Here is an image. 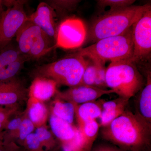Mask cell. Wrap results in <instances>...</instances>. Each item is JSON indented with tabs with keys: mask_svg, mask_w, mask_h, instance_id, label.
<instances>
[{
	"mask_svg": "<svg viewBox=\"0 0 151 151\" xmlns=\"http://www.w3.org/2000/svg\"><path fill=\"white\" fill-rule=\"evenodd\" d=\"M96 75V65L94 62L90 60V61H88V63L84 70L81 84L94 86Z\"/></svg>",
	"mask_w": 151,
	"mask_h": 151,
	"instance_id": "484cf974",
	"label": "cell"
},
{
	"mask_svg": "<svg viewBox=\"0 0 151 151\" xmlns=\"http://www.w3.org/2000/svg\"><path fill=\"white\" fill-rule=\"evenodd\" d=\"M99 124L96 120L90 121L79 128L82 135L81 151H91L93 143L96 140L99 132Z\"/></svg>",
	"mask_w": 151,
	"mask_h": 151,
	"instance_id": "ffe728a7",
	"label": "cell"
},
{
	"mask_svg": "<svg viewBox=\"0 0 151 151\" xmlns=\"http://www.w3.org/2000/svg\"><path fill=\"white\" fill-rule=\"evenodd\" d=\"M133 52L129 61H142L151 52V9L144 13L133 25Z\"/></svg>",
	"mask_w": 151,
	"mask_h": 151,
	"instance_id": "8992f818",
	"label": "cell"
},
{
	"mask_svg": "<svg viewBox=\"0 0 151 151\" xmlns=\"http://www.w3.org/2000/svg\"><path fill=\"white\" fill-rule=\"evenodd\" d=\"M88 63L86 58L76 52L54 62L37 66L32 74L52 79L57 85L73 87L81 84L84 70Z\"/></svg>",
	"mask_w": 151,
	"mask_h": 151,
	"instance_id": "277c9868",
	"label": "cell"
},
{
	"mask_svg": "<svg viewBox=\"0 0 151 151\" xmlns=\"http://www.w3.org/2000/svg\"><path fill=\"white\" fill-rule=\"evenodd\" d=\"M56 17L54 10L45 2H42L39 4L35 12L28 16V20L37 26L55 43L58 27Z\"/></svg>",
	"mask_w": 151,
	"mask_h": 151,
	"instance_id": "8fae6325",
	"label": "cell"
},
{
	"mask_svg": "<svg viewBox=\"0 0 151 151\" xmlns=\"http://www.w3.org/2000/svg\"><path fill=\"white\" fill-rule=\"evenodd\" d=\"M12 42L0 50V82L16 77L28 61Z\"/></svg>",
	"mask_w": 151,
	"mask_h": 151,
	"instance_id": "9c48e42d",
	"label": "cell"
},
{
	"mask_svg": "<svg viewBox=\"0 0 151 151\" xmlns=\"http://www.w3.org/2000/svg\"><path fill=\"white\" fill-rule=\"evenodd\" d=\"M151 133V124L127 110L101 131L105 139L124 151H144L150 145Z\"/></svg>",
	"mask_w": 151,
	"mask_h": 151,
	"instance_id": "6da1fadb",
	"label": "cell"
},
{
	"mask_svg": "<svg viewBox=\"0 0 151 151\" xmlns=\"http://www.w3.org/2000/svg\"><path fill=\"white\" fill-rule=\"evenodd\" d=\"M27 2L23 1L0 14V50L12 41L27 20L28 15L24 9Z\"/></svg>",
	"mask_w": 151,
	"mask_h": 151,
	"instance_id": "52a82bcc",
	"label": "cell"
},
{
	"mask_svg": "<svg viewBox=\"0 0 151 151\" xmlns=\"http://www.w3.org/2000/svg\"><path fill=\"white\" fill-rule=\"evenodd\" d=\"M99 103L95 101L81 105H74L75 113L78 120L79 128L83 127L87 122L96 120L97 118H100L102 113V105Z\"/></svg>",
	"mask_w": 151,
	"mask_h": 151,
	"instance_id": "ac0fdd59",
	"label": "cell"
},
{
	"mask_svg": "<svg viewBox=\"0 0 151 151\" xmlns=\"http://www.w3.org/2000/svg\"><path fill=\"white\" fill-rule=\"evenodd\" d=\"M133 26L120 35L102 39L76 53L84 58L105 63L131 59L133 52Z\"/></svg>",
	"mask_w": 151,
	"mask_h": 151,
	"instance_id": "3957f363",
	"label": "cell"
},
{
	"mask_svg": "<svg viewBox=\"0 0 151 151\" xmlns=\"http://www.w3.org/2000/svg\"><path fill=\"white\" fill-rule=\"evenodd\" d=\"M35 134L42 145L43 144L53 142V139L51 133L44 127H38Z\"/></svg>",
	"mask_w": 151,
	"mask_h": 151,
	"instance_id": "f1b7e54d",
	"label": "cell"
},
{
	"mask_svg": "<svg viewBox=\"0 0 151 151\" xmlns=\"http://www.w3.org/2000/svg\"><path fill=\"white\" fill-rule=\"evenodd\" d=\"M34 124L28 118H23L18 131L19 138L21 140H25L27 137L33 132Z\"/></svg>",
	"mask_w": 151,
	"mask_h": 151,
	"instance_id": "4316f807",
	"label": "cell"
},
{
	"mask_svg": "<svg viewBox=\"0 0 151 151\" xmlns=\"http://www.w3.org/2000/svg\"><path fill=\"white\" fill-rule=\"evenodd\" d=\"M4 133L0 132V147L4 145Z\"/></svg>",
	"mask_w": 151,
	"mask_h": 151,
	"instance_id": "d6a6232c",
	"label": "cell"
},
{
	"mask_svg": "<svg viewBox=\"0 0 151 151\" xmlns=\"http://www.w3.org/2000/svg\"><path fill=\"white\" fill-rule=\"evenodd\" d=\"M57 84L52 79L42 77H35L30 86L29 95L38 101H46L57 93Z\"/></svg>",
	"mask_w": 151,
	"mask_h": 151,
	"instance_id": "4fadbf2b",
	"label": "cell"
},
{
	"mask_svg": "<svg viewBox=\"0 0 151 151\" xmlns=\"http://www.w3.org/2000/svg\"><path fill=\"white\" fill-rule=\"evenodd\" d=\"M23 118V117H16L11 120H9L5 129L10 133L17 132L21 124Z\"/></svg>",
	"mask_w": 151,
	"mask_h": 151,
	"instance_id": "4dcf8cb0",
	"label": "cell"
},
{
	"mask_svg": "<svg viewBox=\"0 0 151 151\" xmlns=\"http://www.w3.org/2000/svg\"><path fill=\"white\" fill-rule=\"evenodd\" d=\"M150 4L142 6L132 5L113 12H107L97 19L89 31V39L94 42L105 38L122 34L134 24L148 10Z\"/></svg>",
	"mask_w": 151,
	"mask_h": 151,
	"instance_id": "7a4b0ae2",
	"label": "cell"
},
{
	"mask_svg": "<svg viewBox=\"0 0 151 151\" xmlns=\"http://www.w3.org/2000/svg\"><path fill=\"white\" fill-rule=\"evenodd\" d=\"M129 101L119 97L114 100L103 102L102 113L100 117L101 127L108 126L113 120L122 115L126 111Z\"/></svg>",
	"mask_w": 151,
	"mask_h": 151,
	"instance_id": "9a60e30c",
	"label": "cell"
},
{
	"mask_svg": "<svg viewBox=\"0 0 151 151\" xmlns=\"http://www.w3.org/2000/svg\"><path fill=\"white\" fill-rule=\"evenodd\" d=\"M80 1L72 0H50L45 1L51 7L55 13L73 10Z\"/></svg>",
	"mask_w": 151,
	"mask_h": 151,
	"instance_id": "cb8c5ba5",
	"label": "cell"
},
{
	"mask_svg": "<svg viewBox=\"0 0 151 151\" xmlns=\"http://www.w3.org/2000/svg\"><path fill=\"white\" fill-rule=\"evenodd\" d=\"M97 5L101 8L109 7L108 12L118 10L133 5L135 1L134 0H99Z\"/></svg>",
	"mask_w": 151,
	"mask_h": 151,
	"instance_id": "603a6c76",
	"label": "cell"
},
{
	"mask_svg": "<svg viewBox=\"0 0 151 151\" xmlns=\"http://www.w3.org/2000/svg\"><path fill=\"white\" fill-rule=\"evenodd\" d=\"M137 113L151 125V73L148 71L147 81L141 92L138 103Z\"/></svg>",
	"mask_w": 151,
	"mask_h": 151,
	"instance_id": "d6986e66",
	"label": "cell"
},
{
	"mask_svg": "<svg viewBox=\"0 0 151 151\" xmlns=\"http://www.w3.org/2000/svg\"><path fill=\"white\" fill-rule=\"evenodd\" d=\"M114 93L111 89H102L94 86L80 84L70 87L63 92H57L60 100L79 105L88 102H93L103 95Z\"/></svg>",
	"mask_w": 151,
	"mask_h": 151,
	"instance_id": "30bf717a",
	"label": "cell"
},
{
	"mask_svg": "<svg viewBox=\"0 0 151 151\" xmlns=\"http://www.w3.org/2000/svg\"><path fill=\"white\" fill-rule=\"evenodd\" d=\"M86 35V27L81 20L73 18L66 19L58 27L55 47L78 48L85 41Z\"/></svg>",
	"mask_w": 151,
	"mask_h": 151,
	"instance_id": "ba28073f",
	"label": "cell"
},
{
	"mask_svg": "<svg viewBox=\"0 0 151 151\" xmlns=\"http://www.w3.org/2000/svg\"><path fill=\"white\" fill-rule=\"evenodd\" d=\"M55 43L43 31L36 37L28 54V60H38L44 56L55 48Z\"/></svg>",
	"mask_w": 151,
	"mask_h": 151,
	"instance_id": "e0dca14e",
	"label": "cell"
},
{
	"mask_svg": "<svg viewBox=\"0 0 151 151\" xmlns=\"http://www.w3.org/2000/svg\"><path fill=\"white\" fill-rule=\"evenodd\" d=\"M52 114L69 124H72L75 115V106L73 103L64 102L60 99L55 102Z\"/></svg>",
	"mask_w": 151,
	"mask_h": 151,
	"instance_id": "7402d4cb",
	"label": "cell"
},
{
	"mask_svg": "<svg viewBox=\"0 0 151 151\" xmlns=\"http://www.w3.org/2000/svg\"><path fill=\"white\" fill-rule=\"evenodd\" d=\"M15 108H3L0 106V132L5 129L8 123L10 117L14 112Z\"/></svg>",
	"mask_w": 151,
	"mask_h": 151,
	"instance_id": "83f0119b",
	"label": "cell"
},
{
	"mask_svg": "<svg viewBox=\"0 0 151 151\" xmlns=\"http://www.w3.org/2000/svg\"><path fill=\"white\" fill-rule=\"evenodd\" d=\"M41 30L27 19L16 36L17 45L19 51L27 58L31 47Z\"/></svg>",
	"mask_w": 151,
	"mask_h": 151,
	"instance_id": "5bb4252c",
	"label": "cell"
},
{
	"mask_svg": "<svg viewBox=\"0 0 151 151\" xmlns=\"http://www.w3.org/2000/svg\"><path fill=\"white\" fill-rule=\"evenodd\" d=\"M91 60L94 62L96 67V75L94 86L102 89L107 87L105 81L106 68L105 63L96 60Z\"/></svg>",
	"mask_w": 151,
	"mask_h": 151,
	"instance_id": "d4e9b609",
	"label": "cell"
},
{
	"mask_svg": "<svg viewBox=\"0 0 151 151\" xmlns=\"http://www.w3.org/2000/svg\"><path fill=\"white\" fill-rule=\"evenodd\" d=\"M28 148L33 151H37L41 147L42 144L35 133H32L25 139Z\"/></svg>",
	"mask_w": 151,
	"mask_h": 151,
	"instance_id": "f546056e",
	"label": "cell"
},
{
	"mask_svg": "<svg viewBox=\"0 0 151 151\" xmlns=\"http://www.w3.org/2000/svg\"><path fill=\"white\" fill-rule=\"evenodd\" d=\"M91 151H124L116 146L101 145L95 147Z\"/></svg>",
	"mask_w": 151,
	"mask_h": 151,
	"instance_id": "1f68e13d",
	"label": "cell"
},
{
	"mask_svg": "<svg viewBox=\"0 0 151 151\" xmlns=\"http://www.w3.org/2000/svg\"><path fill=\"white\" fill-rule=\"evenodd\" d=\"M107 87L127 100L142 89L144 80L135 63L129 60L111 62L106 68Z\"/></svg>",
	"mask_w": 151,
	"mask_h": 151,
	"instance_id": "5b68a950",
	"label": "cell"
},
{
	"mask_svg": "<svg viewBox=\"0 0 151 151\" xmlns=\"http://www.w3.org/2000/svg\"><path fill=\"white\" fill-rule=\"evenodd\" d=\"M52 132L63 145H67L73 140L78 129L74 128L62 119L52 114L49 120Z\"/></svg>",
	"mask_w": 151,
	"mask_h": 151,
	"instance_id": "2e32d148",
	"label": "cell"
},
{
	"mask_svg": "<svg viewBox=\"0 0 151 151\" xmlns=\"http://www.w3.org/2000/svg\"><path fill=\"white\" fill-rule=\"evenodd\" d=\"M30 101L32 103L30 105L28 111V116L35 126L41 127L45 123L47 117V111L45 106L41 101L30 97Z\"/></svg>",
	"mask_w": 151,
	"mask_h": 151,
	"instance_id": "44dd1931",
	"label": "cell"
},
{
	"mask_svg": "<svg viewBox=\"0 0 151 151\" xmlns=\"http://www.w3.org/2000/svg\"><path fill=\"white\" fill-rule=\"evenodd\" d=\"M29 94L24 83L14 77L0 82V106H12L26 99Z\"/></svg>",
	"mask_w": 151,
	"mask_h": 151,
	"instance_id": "7c38bea8",
	"label": "cell"
},
{
	"mask_svg": "<svg viewBox=\"0 0 151 151\" xmlns=\"http://www.w3.org/2000/svg\"><path fill=\"white\" fill-rule=\"evenodd\" d=\"M0 151H6L5 146L4 145L2 147H0Z\"/></svg>",
	"mask_w": 151,
	"mask_h": 151,
	"instance_id": "836d02e7",
	"label": "cell"
}]
</instances>
